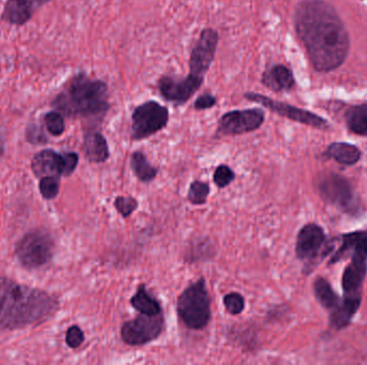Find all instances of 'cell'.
Masks as SVG:
<instances>
[{
	"instance_id": "cell-1",
	"label": "cell",
	"mask_w": 367,
	"mask_h": 365,
	"mask_svg": "<svg viewBox=\"0 0 367 365\" xmlns=\"http://www.w3.org/2000/svg\"><path fill=\"white\" fill-rule=\"evenodd\" d=\"M295 28L314 68L328 72L338 68L349 52V36L335 10L322 0L298 6Z\"/></svg>"
},
{
	"instance_id": "cell-2",
	"label": "cell",
	"mask_w": 367,
	"mask_h": 365,
	"mask_svg": "<svg viewBox=\"0 0 367 365\" xmlns=\"http://www.w3.org/2000/svg\"><path fill=\"white\" fill-rule=\"evenodd\" d=\"M58 305V300L41 289L0 277V330L41 324L54 315Z\"/></svg>"
},
{
	"instance_id": "cell-3",
	"label": "cell",
	"mask_w": 367,
	"mask_h": 365,
	"mask_svg": "<svg viewBox=\"0 0 367 365\" xmlns=\"http://www.w3.org/2000/svg\"><path fill=\"white\" fill-rule=\"evenodd\" d=\"M53 106L73 118L102 119L109 109V88L103 81L80 73L55 99Z\"/></svg>"
},
{
	"instance_id": "cell-4",
	"label": "cell",
	"mask_w": 367,
	"mask_h": 365,
	"mask_svg": "<svg viewBox=\"0 0 367 365\" xmlns=\"http://www.w3.org/2000/svg\"><path fill=\"white\" fill-rule=\"evenodd\" d=\"M342 245L338 256L348 259L352 263L345 268L342 277L344 297L362 299V287L367 275V230H356L340 237Z\"/></svg>"
},
{
	"instance_id": "cell-5",
	"label": "cell",
	"mask_w": 367,
	"mask_h": 365,
	"mask_svg": "<svg viewBox=\"0 0 367 365\" xmlns=\"http://www.w3.org/2000/svg\"><path fill=\"white\" fill-rule=\"evenodd\" d=\"M178 317L188 329L202 330L212 319V308L206 282L203 277L190 284L178 299Z\"/></svg>"
},
{
	"instance_id": "cell-6",
	"label": "cell",
	"mask_w": 367,
	"mask_h": 365,
	"mask_svg": "<svg viewBox=\"0 0 367 365\" xmlns=\"http://www.w3.org/2000/svg\"><path fill=\"white\" fill-rule=\"evenodd\" d=\"M318 190L324 202L350 216H359L364 207L349 180L338 174H326L318 180Z\"/></svg>"
},
{
	"instance_id": "cell-7",
	"label": "cell",
	"mask_w": 367,
	"mask_h": 365,
	"mask_svg": "<svg viewBox=\"0 0 367 365\" xmlns=\"http://www.w3.org/2000/svg\"><path fill=\"white\" fill-rule=\"evenodd\" d=\"M169 119V109L157 101H146L138 105L131 115V139L137 142L153 137L167 127Z\"/></svg>"
},
{
	"instance_id": "cell-8",
	"label": "cell",
	"mask_w": 367,
	"mask_h": 365,
	"mask_svg": "<svg viewBox=\"0 0 367 365\" xmlns=\"http://www.w3.org/2000/svg\"><path fill=\"white\" fill-rule=\"evenodd\" d=\"M54 241L44 230L25 235L16 245L18 261L27 269H36L50 263L54 255Z\"/></svg>"
},
{
	"instance_id": "cell-9",
	"label": "cell",
	"mask_w": 367,
	"mask_h": 365,
	"mask_svg": "<svg viewBox=\"0 0 367 365\" xmlns=\"http://www.w3.org/2000/svg\"><path fill=\"white\" fill-rule=\"evenodd\" d=\"M166 328L164 314L149 316L140 314L133 320L121 324V336L129 346H143L157 340Z\"/></svg>"
},
{
	"instance_id": "cell-10",
	"label": "cell",
	"mask_w": 367,
	"mask_h": 365,
	"mask_svg": "<svg viewBox=\"0 0 367 365\" xmlns=\"http://www.w3.org/2000/svg\"><path fill=\"white\" fill-rule=\"evenodd\" d=\"M333 247L326 243L323 228L316 223H308L300 229L295 243V254L306 265H312L321 255L330 254Z\"/></svg>"
},
{
	"instance_id": "cell-11",
	"label": "cell",
	"mask_w": 367,
	"mask_h": 365,
	"mask_svg": "<svg viewBox=\"0 0 367 365\" xmlns=\"http://www.w3.org/2000/svg\"><path fill=\"white\" fill-rule=\"evenodd\" d=\"M265 120L260 109H235L224 113L219 119L216 137H234L257 131Z\"/></svg>"
},
{
	"instance_id": "cell-12",
	"label": "cell",
	"mask_w": 367,
	"mask_h": 365,
	"mask_svg": "<svg viewBox=\"0 0 367 365\" xmlns=\"http://www.w3.org/2000/svg\"><path fill=\"white\" fill-rule=\"evenodd\" d=\"M243 97L251 102L258 103L265 109L277 113L279 116L285 117V118L295 121V123H303V125L321 130H326L328 128V121L324 120L323 118L312 113V111L299 109V107L281 102V101L273 100V99L265 97V95H260V93L246 92L244 93Z\"/></svg>"
},
{
	"instance_id": "cell-13",
	"label": "cell",
	"mask_w": 367,
	"mask_h": 365,
	"mask_svg": "<svg viewBox=\"0 0 367 365\" xmlns=\"http://www.w3.org/2000/svg\"><path fill=\"white\" fill-rule=\"evenodd\" d=\"M218 32L213 28H204L192 48L189 57V74L196 78H204L210 70L217 48H218Z\"/></svg>"
},
{
	"instance_id": "cell-14",
	"label": "cell",
	"mask_w": 367,
	"mask_h": 365,
	"mask_svg": "<svg viewBox=\"0 0 367 365\" xmlns=\"http://www.w3.org/2000/svg\"><path fill=\"white\" fill-rule=\"evenodd\" d=\"M203 82L204 78H196L192 74L184 78L162 76L158 81V90L164 100L172 103L174 106H182L192 99Z\"/></svg>"
},
{
	"instance_id": "cell-15",
	"label": "cell",
	"mask_w": 367,
	"mask_h": 365,
	"mask_svg": "<svg viewBox=\"0 0 367 365\" xmlns=\"http://www.w3.org/2000/svg\"><path fill=\"white\" fill-rule=\"evenodd\" d=\"M32 167L36 177L60 178V176H65L66 162L64 153L60 155L53 150H44L34 156Z\"/></svg>"
},
{
	"instance_id": "cell-16",
	"label": "cell",
	"mask_w": 367,
	"mask_h": 365,
	"mask_svg": "<svg viewBox=\"0 0 367 365\" xmlns=\"http://www.w3.org/2000/svg\"><path fill=\"white\" fill-rule=\"evenodd\" d=\"M261 83L269 90L275 92L291 90L295 85L293 73L283 64H275L267 69L262 73Z\"/></svg>"
},
{
	"instance_id": "cell-17",
	"label": "cell",
	"mask_w": 367,
	"mask_h": 365,
	"mask_svg": "<svg viewBox=\"0 0 367 365\" xmlns=\"http://www.w3.org/2000/svg\"><path fill=\"white\" fill-rule=\"evenodd\" d=\"M83 151L85 158L91 163H103L109 158L107 139L98 131H91L85 135Z\"/></svg>"
},
{
	"instance_id": "cell-18",
	"label": "cell",
	"mask_w": 367,
	"mask_h": 365,
	"mask_svg": "<svg viewBox=\"0 0 367 365\" xmlns=\"http://www.w3.org/2000/svg\"><path fill=\"white\" fill-rule=\"evenodd\" d=\"M362 299L358 298L344 297L340 305L333 311L330 312V324L335 330H342L352 324L356 314L360 309Z\"/></svg>"
},
{
	"instance_id": "cell-19",
	"label": "cell",
	"mask_w": 367,
	"mask_h": 365,
	"mask_svg": "<svg viewBox=\"0 0 367 365\" xmlns=\"http://www.w3.org/2000/svg\"><path fill=\"white\" fill-rule=\"evenodd\" d=\"M32 12V0H8L3 18L12 25L21 26L29 21Z\"/></svg>"
},
{
	"instance_id": "cell-20",
	"label": "cell",
	"mask_w": 367,
	"mask_h": 365,
	"mask_svg": "<svg viewBox=\"0 0 367 365\" xmlns=\"http://www.w3.org/2000/svg\"><path fill=\"white\" fill-rule=\"evenodd\" d=\"M326 156L342 165L352 166L360 161L362 152L352 144L333 143L328 146Z\"/></svg>"
},
{
	"instance_id": "cell-21",
	"label": "cell",
	"mask_w": 367,
	"mask_h": 365,
	"mask_svg": "<svg viewBox=\"0 0 367 365\" xmlns=\"http://www.w3.org/2000/svg\"><path fill=\"white\" fill-rule=\"evenodd\" d=\"M131 304L135 311L144 315H158L162 313L160 302L146 291L144 284H140L137 293L131 299Z\"/></svg>"
},
{
	"instance_id": "cell-22",
	"label": "cell",
	"mask_w": 367,
	"mask_h": 365,
	"mask_svg": "<svg viewBox=\"0 0 367 365\" xmlns=\"http://www.w3.org/2000/svg\"><path fill=\"white\" fill-rule=\"evenodd\" d=\"M314 294L316 299L321 304L322 308L332 312L340 305V299L338 294L334 291L331 284L328 283V280L322 277H318L314 282Z\"/></svg>"
},
{
	"instance_id": "cell-23",
	"label": "cell",
	"mask_w": 367,
	"mask_h": 365,
	"mask_svg": "<svg viewBox=\"0 0 367 365\" xmlns=\"http://www.w3.org/2000/svg\"><path fill=\"white\" fill-rule=\"evenodd\" d=\"M131 165L138 179L143 184H149L155 180L159 172L157 167L147 161V158L141 150H138L131 155Z\"/></svg>"
},
{
	"instance_id": "cell-24",
	"label": "cell",
	"mask_w": 367,
	"mask_h": 365,
	"mask_svg": "<svg viewBox=\"0 0 367 365\" xmlns=\"http://www.w3.org/2000/svg\"><path fill=\"white\" fill-rule=\"evenodd\" d=\"M345 119L352 133L367 137V103L350 107L346 111Z\"/></svg>"
},
{
	"instance_id": "cell-25",
	"label": "cell",
	"mask_w": 367,
	"mask_h": 365,
	"mask_svg": "<svg viewBox=\"0 0 367 365\" xmlns=\"http://www.w3.org/2000/svg\"><path fill=\"white\" fill-rule=\"evenodd\" d=\"M215 255L214 245L206 238L192 241L186 253V261H208Z\"/></svg>"
},
{
	"instance_id": "cell-26",
	"label": "cell",
	"mask_w": 367,
	"mask_h": 365,
	"mask_svg": "<svg viewBox=\"0 0 367 365\" xmlns=\"http://www.w3.org/2000/svg\"><path fill=\"white\" fill-rule=\"evenodd\" d=\"M210 186L206 182L196 181L190 184L188 190L187 198L190 204L206 205L208 202V194H210Z\"/></svg>"
},
{
	"instance_id": "cell-27",
	"label": "cell",
	"mask_w": 367,
	"mask_h": 365,
	"mask_svg": "<svg viewBox=\"0 0 367 365\" xmlns=\"http://www.w3.org/2000/svg\"><path fill=\"white\" fill-rule=\"evenodd\" d=\"M114 207L124 219H127L137 210L139 202L133 196H117Z\"/></svg>"
},
{
	"instance_id": "cell-28",
	"label": "cell",
	"mask_w": 367,
	"mask_h": 365,
	"mask_svg": "<svg viewBox=\"0 0 367 365\" xmlns=\"http://www.w3.org/2000/svg\"><path fill=\"white\" fill-rule=\"evenodd\" d=\"M46 129L54 137H60L65 131V120L62 113L58 111H51L44 117Z\"/></svg>"
},
{
	"instance_id": "cell-29",
	"label": "cell",
	"mask_w": 367,
	"mask_h": 365,
	"mask_svg": "<svg viewBox=\"0 0 367 365\" xmlns=\"http://www.w3.org/2000/svg\"><path fill=\"white\" fill-rule=\"evenodd\" d=\"M224 305L231 315H240L245 309V298L239 293H230L224 297Z\"/></svg>"
},
{
	"instance_id": "cell-30",
	"label": "cell",
	"mask_w": 367,
	"mask_h": 365,
	"mask_svg": "<svg viewBox=\"0 0 367 365\" xmlns=\"http://www.w3.org/2000/svg\"><path fill=\"white\" fill-rule=\"evenodd\" d=\"M234 172L228 165H219L215 170L214 176H213L214 184L219 188H227L231 182L234 181Z\"/></svg>"
},
{
	"instance_id": "cell-31",
	"label": "cell",
	"mask_w": 367,
	"mask_h": 365,
	"mask_svg": "<svg viewBox=\"0 0 367 365\" xmlns=\"http://www.w3.org/2000/svg\"><path fill=\"white\" fill-rule=\"evenodd\" d=\"M40 192L46 200H53L60 192V178L44 177L40 180Z\"/></svg>"
},
{
	"instance_id": "cell-32",
	"label": "cell",
	"mask_w": 367,
	"mask_h": 365,
	"mask_svg": "<svg viewBox=\"0 0 367 365\" xmlns=\"http://www.w3.org/2000/svg\"><path fill=\"white\" fill-rule=\"evenodd\" d=\"M85 336L78 326H71L66 333V343L70 348H79L84 343Z\"/></svg>"
},
{
	"instance_id": "cell-33",
	"label": "cell",
	"mask_w": 367,
	"mask_h": 365,
	"mask_svg": "<svg viewBox=\"0 0 367 365\" xmlns=\"http://www.w3.org/2000/svg\"><path fill=\"white\" fill-rule=\"evenodd\" d=\"M217 98L211 93H203L196 98L194 103V109L196 111H206L216 106Z\"/></svg>"
},
{
	"instance_id": "cell-34",
	"label": "cell",
	"mask_w": 367,
	"mask_h": 365,
	"mask_svg": "<svg viewBox=\"0 0 367 365\" xmlns=\"http://www.w3.org/2000/svg\"><path fill=\"white\" fill-rule=\"evenodd\" d=\"M65 162H66V170H65V176L68 177L73 172L76 170L79 164V155L76 152H66L64 153Z\"/></svg>"
},
{
	"instance_id": "cell-35",
	"label": "cell",
	"mask_w": 367,
	"mask_h": 365,
	"mask_svg": "<svg viewBox=\"0 0 367 365\" xmlns=\"http://www.w3.org/2000/svg\"><path fill=\"white\" fill-rule=\"evenodd\" d=\"M27 137L28 141L32 142V144H44L46 141L44 132L36 125L28 129Z\"/></svg>"
},
{
	"instance_id": "cell-36",
	"label": "cell",
	"mask_w": 367,
	"mask_h": 365,
	"mask_svg": "<svg viewBox=\"0 0 367 365\" xmlns=\"http://www.w3.org/2000/svg\"><path fill=\"white\" fill-rule=\"evenodd\" d=\"M32 1H34V3H38V4H44V3H48V1H50V0H32Z\"/></svg>"
},
{
	"instance_id": "cell-37",
	"label": "cell",
	"mask_w": 367,
	"mask_h": 365,
	"mask_svg": "<svg viewBox=\"0 0 367 365\" xmlns=\"http://www.w3.org/2000/svg\"><path fill=\"white\" fill-rule=\"evenodd\" d=\"M1 152H3V149H1V148H0V155H1Z\"/></svg>"
}]
</instances>
